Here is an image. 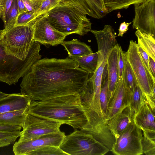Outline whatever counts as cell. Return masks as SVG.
<instances>
[{
	"label": "cell",
	"mask_w": 155,
	"mask_h": 155,
	"mask_svg": "<svg viewBox=\"0 0 155 155\" xmlns=\"http://www.w3.org/2000/svg\"><path fill=\"white\" fill-rule=\"evenodd\" d=\"M145 101L146 100L144 94L138 84L133 92L129 97V106L135 114Z\"/></svg>",
	"instance_id": "cell-28"
},
{
	"label": "cell",
	"mask_w": 155,
	"mask_h": 155,
	"mask_svg": "<svg viewBox=\"0 0 155 155\" xmlns=\"http://www.w3.org/2000/svg\"><path fill=\"white\" fill-rule=\"evenodd\" d=\"M21 128L19 126L0 124V132L20 131Z\"/></svg>",
	"instance_id": "cell-38"
},
{
	"label": "cell",
	"mask_w": 155,
	"mask_h": 155,
	"mask_svg": "<svg viewBox=\"0 0 155 155\" xmlns=\"http://www.w3.org/2000/svg\"><path fill=\"white\" fill-rule=\"evenodd\" d=\"M65 136L64 132L60 131L31 140H18L13 145V152L15 155H28L31 151L46 146L59 147Z\"/></svg>",
	"instance_id": "cell-13"
},
{
	"label": "cell",
	"mask_w": 155,
	"mask_h": 155,
	"mask_svg": "<svg viewBox=\"0 0 155 155\" xmlns=\"http://www.w3.org/2000/svg\"><path fill=\"white\" fill-rule=\"evenodd\" d=\"M31 101L27 95L21 92L8 94L0 98V114L26 109Z\"/></svg>",
	"instance_id": "cell-16"
},
{
	"label": "cell",
	"mask_w": 155,
	"mask_h": 155,
	"mask_svg": "<svg viewBox=\"0 0 155 155\" xmlns=\"http://www.w3.org/2000/svg\"><path fill=\"white\" fill-rule=\"evenodd\" d=\"M37 17L34 12L27 11L18 15L15 26L27 25L34 21Z\"/></svg>",
	"instance_id": "cell-32"
},
{
	"label": "cell",
	"mask_w": 155,
	"mask_h": 155,
	"mask_svg": "<svg viewBox=\"0 0 155 155\" xmlns=\"http://www.w3.org/2000/svg\"><path fill=\"white\" fill-rule=\"evenodd\" d=\"M18 15L28 11L22 0H17Z\"/></svg>",
	"instance_id": "cell-40"
},
{
	"label": "cell",
	"mask_w": 155,
	"mask_h": 155,
	"mask_svg": "<svg viewBox=\"0 0 155 155\" xmlns=\"http://www.w3.org/2000/svg\"><path fill=\"white\" fill-rule=\"evenodd\" d=\"M142 131L133 122L116 139L110 151L117 155L143 154Z\"/></svg>",
	"instance_id": "cell-9"
},
{
	"label": "cell",
	"mask_w": 155,
	"mask_h": 155,
	"mask_svg": "<svg viewBox=\"0 0 155 155\" xmlns=\"http://www.w3.org/2000/svg\"><path fill=\"white\" fill-rule=\"evenodd\" d=\"M68 155L59 147L48 145L31 151L28 155Z\"/></svg>",
	"instance_id": "cell-30"
},
{
	"label": "cell",
	"mask_w": 155,
	"mask_h": 155,
	"mask_svg": "<svg viewBox=\"0 0 155 155\" xmlns=\"http://www.w3.org/2000/svg\"><path fill=\"white\" fill-rule=\"evenodd\" d=\"M3 32V30H0V82L11 85L15 84L34 63L41 59L40 45L34 42L26 59L21 60L6 53L1 40Z\"/></svg>",
	"instance_id": "cell-4"
},
{
	"label": "cell",
	"mask_w": 155,
	"mask_h": 155,
	"mask_svg": "<svg viewBox=\"0 0 155 155\" xmlns=\"http://www.w3.org/2000/svg\"><path fill=\"white\" fill-rule=\"evenodd\" d=\"M144 0H103L107 14L117 10L126 9L130 5Z\"/></svg>",
	"instance_id": "cell-27"
},
{
	"label": "cell",
	"mask_w": 155,
	"mask_h": 155,
	"mask_svg": "<svg viewBox=\"0 0 155 155\" xmlns=\"http://www.w3.org/2000/svg\"><path fill=\"white\" fill-rule=\"evenodd\" d=\"M122 79L127 89L129 97L134 91L135 88L138 84V83L134 74L126 57Z\"/></svg>",
	"instance_id": "cell-25"
},
{
	"label": "cell",
	"mask_w": 155,
	"mask_h": 155,
	"mask_svg": "<svg viewBox=\"0 0 155 155\" xmlns=\"http://www.w3.org/2000/svg\"><path fill=\"white\" fill-rule=\"evenodd\" d=\"M28 11L36 12L40 7L43 0H22Z\"/></svg>",
	"instance_id": "cell-35"
},
{
	"label": "cell",
	"mask_w": 155,
	"mask_h": 155,
	"mask_svg": "<svg viewBox=\"0 0 155 155\" xmlns=\"http://www.w3.org/2000/svg\"><path fill=\"white\" fill-rule=\"evenodd\" d=\"M8 94H6L0 91V98L7 96Z\"/></svg>",
	"instance_id": "cell-42"
},
{
	"label": "cell",
	"mask_w": 155,
	"mask_h": 155,
	"mask_svg": "<svg viewBox=\"0 0 155 155\" xmlns=\"http://www.w3.org/2000/svg\"><path fill=\"white\" fill-rule=\"evenodd\" d=\"M46 14L37 17L34 23V41L45 45L55 46L61 44L66 36L50 24Z\"/></svg>",
	"instance_id": "cell-12"
},
{
	"label": "cell",
	"mask_w": 155,
	"mask_h": 155,
	"mask_svg": "<svg viewBox=\"0 0 155 155\" xmlns=\"http://www.w3.org/2000/svg\"><path fill=\"white\" fill-rule=\"evenodd\" d=\"M125 58V53L123 51L121 47L119 45L118 58V80L122 78Z\"/></svg>",
	"instance_id": "cell-34"
},
{
	"label": "cell",
	"mask_w": 155,
	"mask_h": 155,
	"mask_svg": "<svg viewBox=\"0 0 155 155\" xmlns=\"http://www.w3.org/2000/svg\"><path fill=\"white\" fill-rule=\"evenodd\" d=\"M50 24L66 36L84 35L91 30V23L80 5L74 0H61L46 14Z\"/></svg>",
	"instance_id": "cell-3"
},
{
	"label": "cell",
	"mask_w": 155,
	"mask_h": 155,
	"mask_svg": "<svg viewBox=\"0 0 155 155\" xmlns=\"http://www.w3.org/2000/svg\"><path fill=\"white\" fill-rule=\"evenodd\" d=\"M27 113L40 118L55 120L74 129L89 133L88 119L79 94L31 101Z\"/></svg>",
	"instance_id": "cell-2"
},
{
	"label": "cell",
	"mask_w": 155,
	"mask_h": 155,
	"mask_svg": "<svg viewBox=\"0 0 155 155\" xmlns=\"http://www.w3.org/2000/svg\"><path fill=\"white\" fill-rule=\"evenodd\" d=\"M21 134V131L0 132V147L13 143Z\"/></svg>",
	"instance_id": "cell-31"
},
{
	"label": "cell",
	"mask_w": 155,
	"mask_h": 155,
	"mask_svg": "<svg viewBox=\"0 0 155 155\" xmlns=\"http://www.w3.org/2000/svg\"><path fill=\"white\" fill-rule=\"evenodd\" d=\"M28 108L0 114V124L19 126L22 128Z\"/></svg>",
	"instance_id": "cell-21"
},
{
	"label": "cell",
	"mask_w": 155,
	"mask_h": 155,
	"mask_svg": "<svg viewBox=\"0 0 155 155\" xmlns=\"http://www.w3.org/2000/svg\"><path fill=\"white\" fill-rule=\"evenodd\" d=\"M129 105L128 91L122 78L118 80L108 101L105 115V123Z\"/></svg>",
	"instance_id": "cell-14"
},
{
	"label": "cell",
	"mask_w": 155,
	"mask_h": 155,
	"mask_svg": "<svg viewBox=\"0 0 155 155\" xmlns=\"http://www.w3.org/2000/svg\"><path fill=\"white\" fill-rule=\"evenodd\" d=\"M99 97L101 107L105 118L109 100L107 64L104 68L102 75Z\"/></svg>",
	"instance_id": "cell-24"
},
{
	"label": "cell",
	"mask_w": 155,
	"mask_h": 155,
	"mask_svg": "<svg viewBox=\"0 0 155 155\" xmlns=\"http://www.w3.org/2000/svg\"><path fill=\"white\" fill-rule=\"evenodd\" d=\"M124 53L148 104L155 112V78L143 63L136 42L130 40L128 49Z\"/></svg>",
	"instance_id": "cell-7"
},
{
	"label": "cell",
	"mask_w": 155,
	"mask_h": 155,
	"mask_svg": "<svg viewBox=\"0 0 155 155\" xmlns=\"http://www.w3.org/2000/svg\"><path fill=\"white\" fill-rule=\"evenodd\" d=\"M59 147L68 155H103L110 151L91 134L79 129L66 135Z\"/></svg>",
	"instance_id": "cell-6"
},
{
	"label": "cell",
	"mask_w": 155,
	"mask_h": 155,
	"mask_svg": "<svg viewBox=\"0 0 155 155\" xmlns=\"http://www.w3.org/2000/svg\"><path fill=\"white\" fill-rule=\"evenodd\" d=\"M134 5L133 28L155 38V0H144Z\"/></svg>",
	"instance_id": "cell-11"
},
{
	"label": "cell",
	"mask_w": 155,
	"mask_h": 155,
	"mask_svg": "<svg viewBox=\"0 0 155 155\" xmlns=\"http://www.w3.org/2000/svg\"><path fill=\"white\" fill-rule=\"evenodd\" d=\"M81 68L90 74H94L96 70L98 60V51L86 55L79 57L73 59Z\"/></svg>",
	"instance_id": "cell-22"
},
{
	"label": "cell",
	"mask_w": 155,
	"mask_h": 155,
	"mask_svg": "<svg viewBox=\"0 0 155 155\" xmlns=\"http://www.w3.org/2000/svg\"><path fill=\"white\" fill-rule=\"evenodd\" d=\"M137 49L145 66L148 70L152 73L149 67V56L143 49L138 44H137Z\"/></svg>",
	"instance_id": "cell-37"
},
{
	"label": "cell",
	"mask_w": 155,
	"mask_h": 155,
	"mask_svg": "<svg viewBox=\"0 0 155 155\" xmlns=\"http://www.w3.org/2000/svg\"><path fill=\"white\" fill-rule=\"evenodd\" d=\"M134 114L129 105L106 122V125L114 136L115 140L134 121Z\"/></svg>",
	"instance_id": "cell-15"
},
{
	"label": "cell",
	"mask_w": 155,
	"mask_h": 155,
	"mask_svg": "<svg viewBox=\"0 0 155 155\" xmlns=\"http://www.w3.org/2000/svg\"><path fill=\"white\" fill-rule=\"evenodd\" d=\"M36 18L27 25L3 30L1 40L8 54L22 61L26 59L35 42L33 26Z\"/></svg>",
	"instance_id": "cell-5"
},
{
	"label": "cell",
	"mask_w": 155,
	"mask_h": 155,
	"mask_svg": "<svg viewBox=\"0 0 155 155\" xmlns=\"http://www.w3.org/2000/svg\"><path fill=\"white\" fill-rule=\"evenodd\" d=\"M90 31L94 35L98 47V60L96 71L91 77L102 75L104 68L106 65L108 55L117 43L116 33L110 25H105L102 30H91Z\"/></svg>",
	"instance_id": "cell-10"
},
{
	"label": "cell",
	"mask_w": 155,
	"mask_h": 155,
	"mask_svg": "<svg viewBox=\"0 0 155 155\" xmlns=\"http://www.w3.org/2000/svg\"><path fill=\"white\" fill-rule=\"evenodd\" d=\"M131 23V22L127 23L125 21L121 23L118 29V34L117 36L123 37L124 34L126 33L128 30V26Z\"/></svg>",
	"instance_id": "cell-39"
},
{
	"label": "cell",
	"mask_w": 155,
	"mask_h": 155,
	"mask_svg": "<svg viewBox=\"0 0 155 155\" xmlns=\"http://www.w3.org/2000/svg\"><path fill=\"white\" fill-rule=\"evenodd\" d=\"M141 145L143 154L155 155V131H142Z\"/></svg>",
	"instance_id": "cell-26"
},
{
	"label": "cell",
	"mask_w": 155,
	"mask_h": 155,
	"mask_svg": "<svg viewBox=\"0 0 155 155\" xmlns=\"http://www.w3.org/2000/svg\"><path fill=\"white\" fill-rule=\"evenodd\" d=\"M13 0H3L1 17L4 23L6 14L11 7Z\"/></svg>",
	"instance_id": "cell-36"
},
{
	"label": "cell",
	"mask_w": 155,
	"mask_h": 155,
	"mask_svg": "<svg viewBox=\"0 0 155 155\" xmlns=\"http://www.w3.org/2000/svg\"><path fill=\"white\" fill-rule=\"evenodd\" d=\"M149 67L153 76L155 78V61L150 57L149 58Z\"/></svg>",
	"instance_id": "cell-41"
},
{
	"label": "cell",
	"mask_w": 155,
	"mask_h": 155,
	"mask_svg": "<svg viewBox=\"0 0 155 155\" xmlns=\"http://www.w3.org/2000/svg\"><path fill=\"white\" fill-rule=\"evenodd\" d=\"M61 0H43L38 10L35 12L37 17L46 13L56 6Z\"/></svg>",
	"instance_id": "cell-33"
},
{
	"label": "cell",
	"mask_w": 155,
	"mask_h": 155,
	"mask_svg": "<svg viewBox=\"0 0 155 155\" xmlns=\"http://www.w3.org/2000/svg\"><path fill=\"white\" fill-rule=\"evenodd\" d=\"M63 124L57 120L40 118L26 113L18 140H33L42 136L60 131Z\"/></svg>",
	"instance_id": "cell-8"
},
{
	"label": "cell",
	"mask_w": 155,
	"mask_h": 155,
	"mask_svg": "<svg viewBox=\"0 0 155 155\" xmlns=\"http://www.w3.org/2000/svg\"><path fill=\"white\" fill-rule=\"evenodd\" d=\"M119 46L118 44H116L110 52L107 61L108 82V101L113 95L118 80Z\"/></svg>",
	"instance_id": "cell-17"
},
{
	"label": "cell",
	"mask_w": 155,
	"mask_h": 155,
	"mask_svg": "<svg viewBox=\"0 0 155 155\" xmlns=\"http://www.w3.org/2000/svg\"><path fill=\"white\" fill-rule=\"evenodd\" d=\"M78 3L86 14L100 19L107 14L103 0H74Z\"/></svg>",
	"instance_id": "cell-19"
},
{
	"label": "cell",
	"mask_w": 155,
	"mask_h": 155,
	"mask_svg": "<svg viewBox=\"0 0 155 155\" xmlns=\"http://www.w3.org/2000/svg\"><path fill=\"white\" fill-rule=\"evenodd\" d=\"M2 0H0V7H1L2 2Z\"/></svg>",
	"instance_id": "cell-43"
},
{
	"label": "cell",
	"mask_w": 155,
	"mask_h": 155,
	"mask_svg": "<svg viewBox=\"0 0 155 155\" xmlns=\"http://www.w3.org/2000/svg\"><path fill=\"white\" fill-rule=\"evenodd\" d=\"M89 74L69 57L40 59L22 77L21 92L31 101L79 94L86 87Z\"/></svg>",
	"instance_id": "cell-1"
},
{
	"label": "cell",
	"mask_w": 155,
	"mask_h": 155,
	"mask_svg": "<svg viewBox=\"0 0 155 155\" xmlns=\"http://www.w3.org/2000/svg\"><path fill=\"white\" fill-rule=\"evenodd\" d=\"M61 44L65 48L68 52L69 57L72 59L93 53L90 46L80 41L77 39L63 41Z\"/></svg>",
	"instance_id": "cell-20"
},
{
	"label": "cell",
	"mask_w": 155,
	"mask_h": 155,
	"mask_svg": "<svg viewBox=\"0 0 155 155\" xmlns=\"http://www.w3.org/2000/svg\"><path fill=\"white\" fill-rule=\"evenodd\" d=\"M155 114L145 101L135 114L134 122L142 131H155Z\"/></svg>",
	"instance_id": "cell-18"
},
{
	"label": "cell",
	"mask_w": 155,
	"mask_h": 155,
	"mask_svg": "<svg viewBox=\"0 0 155 155\" xmlns=\"http://www.w3.org/2000/svg\"><path fill=\"white\" fill-rule=\"evenodd\" d=\"M138 40L137 44L146 52L149 57L155 61V39L152 36L137 30L135 33Z\"/></svg>",
	"instance_id": "cell-23"
},
{
	"label": "cell",
	"mask_w": 155,
	"mask_h": 155,
	"mask_svg": "<svg viewBox=\"0 0 155 155\" xmlns=\"http://www.w3.org/2000/svg\"><path fill=\"white\" fill-rule=\"evenodd\" d=\"M18 15V10L17 0H13L12 5L9 9L6 16L4 23V31L14 27L17 20Z\"/></svg>",
	"instance_id": "cell-29"
}]
</instances>
